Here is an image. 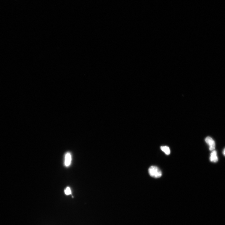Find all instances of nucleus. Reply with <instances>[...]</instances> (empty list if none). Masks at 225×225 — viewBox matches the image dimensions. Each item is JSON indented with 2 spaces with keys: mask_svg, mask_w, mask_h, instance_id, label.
Wrapping results in <instances>:
<instances>
[{
  "mask_svg": "<svg viewBox=\"0 0 225 225\" xmlns=\"http://www.w3.org/2000/svg\"><path fill=\"white\" fill-rule=\"evenodd\" d=\"M65 193L67 195H69L71 194V191L69 187H67L65 190Z\"/></svg>",
  "mask_w": 225,
  "mask_h": 225,
  "instance_id": "nucleus-6",
  "label": "nucleus"
},
{
  "mask_svg": "<svg viewBox=\"0 0 225 225\" xmlns=\"http://www.w3.org/2000/svg\"><path fill=\"white\" fill-rule=\"evenodd\" d=\"M205 141L210 146V150L213 151L215 148L216 144L214 140L210 137H207L205 139Z\"/></svg>",
  "mask_w": 225,
  "mask_h": 225,
  "instance_id": "nucleus-2",
  "label": "nucleus"
},
{
  "mask_svg": "<svg viewBox=\"0 0 225 225\" xmlns=\"http://www.w3.org/2000/svg\"><path fill=\"white\" fill-rule=\"evenodd\" d=\"M71 156L70 153H67L65 155V165L66 166H69L71 163Z\"/></svg>",
  "mask_w": 225,
  "mask_h": 225,
  "instance_id": "nucleus-4",
  "label": "nucleus"
},
{
  "mask_svg": "<svg viewBox=\"0 0 225 225\" xmlns=\"http://www.w3.org/2000/svg\"><path fill=\"white\" fill-rule=\"evenodd\" d=\"M211 162H216L218 160V158L217 156V153L216 151L213 150L212 151L210 154V158Z\"/></svg>",
  "mask_w": 225,
  "mask_h": 225,
  "instance_id": "nucleus-3",
  "label": "nucleus"
},
{
  "mask_svg": "<svg viewBox=\"0 0 225 225\" xmlns=\"http://www.w3.org/2000/svg\"><path fill=\"white\" fill-rule=\"evenodd\" d=\"M149 173L150 176L155 178L161 177L162 173L160 169L155 166H151L149 169Z\"/></svg>",
  "mask_w": 225,
  "mask_h": 225,
  "instance_id": "nucleus-1",
  "label": "nucleus"
},
{
  "mask_svg": "<svg viewBox=\"0 0 225 225\" xmlns=\"http://www.w3.org/2000/svg\"><path fill=\"white\" fill-rule=\"evenodd\" d=\"M161 150L167 155H170L171 153L170 150L167 146H161Z\"/></svg>",
  "mask_w": 225,
  "mask_h": 225,
  "instance_id": "nucleus-5",
  "label": "nucleus"
},
{
  "mask_svg": "<svg viewBox=\"0 0 225 225\" xmlns=\"http://www.w3.org/2000/svg\"><path fill=\"white\" fill-rule=\"evenodd\" d=\"M223 153V155L225 156V148L224 150Z\"/></svg>",
  "mask_w": 225,
  "mask_h": 225,
  "instance_id": "nucleus-7",
  "label": "nucleus"
}]
</instances>
